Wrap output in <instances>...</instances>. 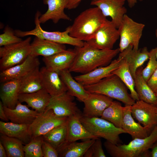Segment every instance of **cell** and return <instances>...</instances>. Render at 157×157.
Listing matches in <instances>:
<instances>
[{"mask_svg": "<svg viewBox=\"0 0 157 157\" xmlns=\"http://www.w3.org/2000/svg\"><path fill=\"white\" fill-rule=\"evenodd\" d=\"M51 96L44 89L31 93L20 94L19 101L26 102L27 106L40 113L44 112L50 101Z\"/></svg>", "mask_w": 157, "mask_h": 157, "instance_id": "d4e9b609", "label": "cell"}, {"mask_svg": "<svg viewBox=\"0 0 157 157\" xmlns=\"http://www.w3.org/2000/svg\"><path fill=\"white\" fill-rule=\"evenodd\" d=\"M156 116H157V106H156Z\"/></svg>", "mask_w": 157, "mask_h": 157, "instance_id": "681fc988", "label": "cell"}, {"mask_svg": "<svg viewBox=\"0 0 157 157\" xmlns=\"http://www.w3.org/2000/svg\"><path fill=\"white\" fill-rule=\"evenodd\" d=\"M113 99L102 94L90 93L83 101L82 115L87 117H101L104 110L111 104Z\"/></svg>", "mask_w": 157, "mask_h": 157, "instance_id": "9a60e30c", "label": "cell"}, {"mask_svg": "<svg viewBox=\"0 0 157 157\" xmlns=\"http://www.w3.org/2000/svg\"><path fill=\"white\" fill-rule=\"evenodd\" d=\"M76 55L74 49L65 50L49 56L43 57V61L48 69L59 73L69 69Z\"/></svg>", "mask_w": 157, "mask_h": 157, "instance_id": "ac0fdd59", "label": "cell"}, {"mask_svg": "<svg viewBox=\"0 0 157 157\" xmlns=\"http://www.w3.org/2000/svg\"><path fill=\"white\" fill-rule=\"evenodd\" d=\"M145 25L137 22L125 14L118 28L120 38L119 49L121 52L129 46L138 49Z\"/></svg>", "mask_w": 157, "mask_h": 157, "instance_id": "ba28073f", "label": "cell"}, {"mask_svg": "<svg viewBox=\"0 0 157 157\" xmlns=\"http://www.w3.org/2000/svg\"><path fill=\"white\" fill-rule=\"evenodd\" d=\"M66 136V122L43 135L44 140L49 143L56 150L65 142Z\"/></svg>", "mask_w": 157, "mask_h": 157, "instance_id": "e575fe53", "label": "cell"}, {"mask_svg": "<svg viewBox=\"0 0 157 157\" xmlns=\"http://www.w3.org/2000/svg\"><path fill=\"white\" fill-rule=\"evenodd\" d=\"M122 59L118 58L108 65L98 67L85 74L76 76L74 78L83 86L96 83L112 74V72L121 65Z\"/></svg>", "mask_w": 157, "mask_h": 157, "instance_id": "2e32d148", "label": "cell"}, {"mask_svg": "<svg viewBox=\"0 0 157 157\" xmlns=\"http://www.w3.org/2000/svg\"><path fill=\"white\" fill-rule=\"evenodd\" d=\"M30 55L37 57H47L66 50L64 44L57 43L35 37L31 44Z\"/></svg>", "mask_w": 157, "mask_h": 157, "instance_id": "cb8c5ba5", "label": "cell"}, {"mask_svg": "<svg viewBox=\"0 0 157 157\" xmlns=\"http://www.w3.org/2000/svg\"><path fill=\"white\" fill-rule=\"evenodd\" d=\"M42 149L43 157H58V155L57 150L49 142L44 140Z\"/></svg>", "mask_w": 157, "mask_h": 157, "instance_id": "f35d334b", "label": "cell"}, {"mask_svg": "<svg viewBox=\"0 0 157 157\" xmlns=\"http://www.w3.org/2000/svg\"><path fill=\"white\" fill-rule=\"evenodd\" d=\"M44 141L43 136L32 138L24 146L25 157H43L42 146Z\"/></svg>", "mask_w": 157, "mask_h": 157, "instance_id": "d590c367", "label": "cell"}, {"mask_svg": "<svg viewBox=\"0 0 157 157\" xmlns=\"http://www.w3.org/2000/svg\"><path fill=\"white\" fill-rule=\"evenodd\" d=\"M84 87L89 93L102 94L121 101L125 106H131L135 101L129 93L126 85L115 74H112L96 83Z\"/></svg>", "mask_w": 157, "mask_h": 157, "instance_id": "277c9868", "label": "cell"}, {"mask_svg": "<svg viewBox=\"0 0 157 157\" xmlns=\"http://www.w3.org/2000/svg\"><path fill=\"white\" fill-rule=\"evenodd\" d=\"M143 69V67L141 66L136 71L134 78L135 90L140 100L156 106L157 96L143 77L142 74Z\"/></svg>", "mask_w": 157, "mask_h": 157, "instance_id": "f1b7e54d", "label": "cell"}, {"mask_svg": "<svg viewBox=\"0 0 157 157\" xmlns=\"http://www.w3.org/2000/svg\"><path fill=\"white\" fill-rule=\"evenodd\" d=\"M41 15L40 11H37L35 15V27L34 29L26 31L16 30L14 31L15 35L19 37L34 35L57 43L69 44L75 47H81L83 46L84 42L69 35L70 26L63 32L48 31L44 30L41 26L39 20Z\"/></svg>", "mask_w": 157, "mask_h": 157, "instance_id": "8992f818", "label": "cell"}, {"mask_svg": "<svg viewBox=\"0 0 157 157\" xmlns=\"http://www.w3.org/2000/svg\"><path fill=\"white\" fill-rule=\"evenodd\" d=\"M29 125L0 121V133L18 139L25 145L32 139L29 132Z\"/></svg>", "mask_w": 157, "mask_h": 157, "instance_id": "484cf974", "label": "cell"}, {"mask_svg": "<svg viewBox=\"0 0 157 157\" xmlns=\"http://www.w3.org/2000/svg\"><path fill=\"white\" fill-rule=\"evenodd\" d=\"M124 107L121 103L113 101L103 111L101 117L111 122L116 127L122 128Z\"/></svg>", "mask_w": 157, "mask_h": 157, "instance_id": "d6a6232c", "label": "cell"}, {"mask_svg": "<svg viewBox=\"0 0 157 157\" xmlns=\"http://www.w3.org/2000/svg\"><path fill=\"white\" fill-rule=\"evenodd\" d=\"M126 0H96L90 5L98 7L106 17L109 16L111 21L118 28L124 15L127 12L124 6Z\"/></svg>", "mask_w": 157, "mask_h": 157, "instance_id": "4fadbf2b", "label": "cell"}, {"mask_svg": "<svg viewBox=\"0 0 157 157\" xmlns=\"http://www.w3.org/2000/svg\"></svg>", "mask_w": 157, "mask_h": 157, "instance_id": "816d5d0a", "label": "cell"}, {"mask_svg": "<svg viewBox=\"0 0 157 157\" xmlns=\"http://www.w3.org/2000/svg\"><path fill=\"white\" fill-rule=\"evenodd\" d=\"M76 55L69 69L70 72L84 74L100 67L109 64L120 52L119 48L108 50L99 49L85 41L83 46L75 47Z\"/></svg>", "mask_w": 157, "mask_h": 157, "instance_id": "6da1fadb", "label": "cell"}, {"mask_svg": "<svg viewBox=\"0 0 157 157\" xmlns=\"http://www.w3.org/2000/svg\"><path fill=\"white\" fill-rule=\"evenodd\" d=\"M7 155L5 149L0 142V157H6Z\"/></svg>", "mask_w": 157, "mask_h": 157, "instance_id": "f6af8a7d", "label": "cell"}, {"mask_svg": "<svg viewBox=\"0 0 157 157\" xmlns=\"http://www.w3.org/2000/svg\"><path fill=\"white\" fill-rule=\"evenodd\" d=\"M118 58H122L127 63L133 78L136 70L149 58V51L146 47L137 50L129 46L121 52Z\"/></svg>", "mask_w": 157, "mask_h": 157, "instance_id": "d6986e66", "label": "cell"}, {"mask_svg": "<svg viewBox=\"0 0 157 157\" xmlns=\"http://www.w3.org/2000/svg\"><path fill=\"white\" fill-rule=\"evenodd\" d=\"M127 1L129 7L132 8L134 7L137 2V0H126ZM140 1H142L143 0H138Z\"/></svg>", "mask_w": 157, "mask_h": 157, "instance_id": "bcb514c9", "label": "cell"}, {"mask_svg": "<svg viewBox=\"0 0 157 157\" xmlns=\"http://www.w3.org/2000/svg\"><path fill=\"white\" fill-rule=\"evenodd\" d=\"M82 115H74L67 117V136L65 142H71L80 140L85 141L98 138L90 133L83 125L80 120Z\"/></svg>", "mask_w": 157, "mask_h": 157, "instance_id": "44dd1931", "label": "cell"}, {"mask_svg": "<svg viewBox=\"0 0 157 157\" xmlns=\"http://www.w3.org/2000/svg\"><path fill=\"white\" fill-rule=\"evenodd\" d=\"M42 84L51 97L57 96L67 92V89L59 74L48 69L45 66L40 69Z\"/></svg>", "mask_w": 157, "mask_h": 157, "instance_id": "e0dca14e", "label": "cell"}, {"mask_svg": "<svg viewBox=\"0 0 157 157\" xmlns=\"http://www.w3.org/2000/svg\"><path fill=\"white\" fill-rule=\"evenodd\" d=\"M157 47L149 51V61L146 67L143 69L142 74L145 81L147 82L157 69V60L156 56Z\"/></svg>", "mask_w": 157, "mask_h": 157, "instance_id": "8d00e7d4", "label": "cell"}, {"mask_svg": "<svg viewBox=\"0 0 157 157\" xmlns=\"http://www.w3.org/2000/svg\"><path fill=\"white\" fill-rule=\"evenodd\" d=\"M69 69L63 70L59 73L60 77L67 89V92L72 96L76 97L83 102L88 97L90 93L84 86L77 81L72 76Z\"/></svg>", "mask_w": 157, "mask_h": 157, "instance_id": "f546056e", "label": "cell"}, {"mask_svg": "<svg viewBox=\"0 0 157 157\" xmlns=\"http://www.w3.org/2000/svg\"><path fill=\"white\" fill-rule=\"evenodd\" d=\"M42 88L40 69L39 67L21 78L19 94L32 93Z\"/></svg>", "mask_w": 157, "mask_h": 157, "instance_id": "1f68e13d", "label": "cell"}, {"mask_svg": "<svg viewBox=\"0 0 157 157\" xmlns=\"http://www.w3.org/2000/svg\"><path fill=\"white\" fill-rule=\"evenodd\" d=\"M0 118L4 121L7 122L9 120L6 114L3 105L1 101H0Z\"/></svg>", "mask_w": 157, "mask_h": 157, "instance_id": "7bdbcfd3", "label": "cell"}, {"mask_svg": "<svg viewBox=\"0 0 157 157\" xmlns=\"http://www.w3.org/2000/svg\"><path fill=\"white\" fill-rule=\"evenodd\" d=\"M131 112L133 117L142 124L149 135L157 124L156 106L139 100L131 106Z\"/></svg>", "mask_w": 157, "mask_h": 157, "instance_id": "7c38bea8", "label": "cell"}, {"mask_svg": "<svg viewBox=\"0 0 157 157\" xmlns=\"http://www.w3.org/2000/svg\"><path fill=\"white\" fill-rule=\"evenodd\" d=\"M96 139H91L82 142H65L57 150L58 157H82Z\"/></svg>", "mask_w": 157, "mask_h": 157, "instance_id": "83f0119b", "label": "cell"}, {"mask_svg": "<svg viewBox=\"0 0 157 157\" xmlns=\"http://www.w3.org/2000/svg\"><path fill=\"white\" fill-rule=\"evenodd\" d=\"M74 97L67 92L57 96L51 97L46 110L52 109L56 115L60 117H68L82 115V113L74 101Z\"/></svg>", "mask_w": 157, "mask_h": 157, "instance_id": "8fae6325", "label": "cell"}, {"mask_svg": "<svg viewBox=\"0 0 157 157\" xmlns=\"http://www.w3.org/2000/svg\"><path fill=\"white\" fill-rule=\"evenodd\" d=\"M93 157H106V156L103 149L102 143L99 138L96 139L90 146Z\"/></svg>", "mask_w": 157, "mask_h": 157, "instance_id": "ab89813d", "label": "cell"}, {"mask_svg": "<svg viewBox=\"0 0 157 157\" xmlns=\"http://www.w3.org/2000/svg\"><path fill=\"white\" fill-rule=\"evenodd\" d=\"M151 90L155 93L157 92V69L147 82Z\"/></svg>", "mask_w": 157, "mask_h": 157, "instance_id": "60d3db41", "label": "cell"}, {"mask_svg": "<svg viewBox=\"0 0 157 157\" xmlns=\"http://www.w3.org/2000/svg\"><path fill=\"white\" fill-rule=\"evenodd\" d=\"M82 0H69L66 8L71 10L76 8ZM91 0L93 1L96 0Z\"/></svg>", "mask_w": 157, "mask_h": 157, "instance_id": "b9f144b4", "label": "cell"}, {"mask_svg": "<svg viewBox=\"0 0 157 157\" xmlns=\"http://www.w3.org/2000/svg\"><path fill=\"white\" fill-rule=\"evenodd\" d=\"M67 118L57 116L52 109L46 110L29 125L31 138L44 135L55 127L65 123Z\"/></svg>", "mask_w": 157, "mask_h": 157, "instance_id": "30bf717a", "label": "cell"}, {"mask_svg": "<svg viewBox=\"0 0 157 157\" xmlns=\"http://www.w3.org/2000/svg\"><path fill=\"white\" fill-rule=\"evenodd\" d=\"M119 38L118 28L111 21L107 19L93 36L85 42L95 48L108 50L113 49L114 44Z\"/></svg>", "mask_w": 157, "mask_h": 157, "instance_id": "9c48e42d", "label": "cell"}, {"mask_svg": "<svg viewBox=\"0 0 157 157\" xmlns=\"http://www.w3.org/2000/svg\"><path fill=\"white\" fill-rule=\"evenodd\" d=\"M131 106L124 107L122 129L126 133L130 134L133 139L145 138L149 134L144 127L134 119L131 114Z\"/></svg>", "mask_w": 157, "mask_h": 157, "instance_id": "4316f807", "label": "cell"}, {"mask_svg": "<svg viewBox=\"0 0 157 157\" xmlns=\"http://www.w3.org/2000/svg\"><path fill=\"white\" fill-rule=\"evenodd\" d=\"M23 40L20 37L16 36L15 31L8 26H6L3 33L0 35L1 47L14 44Z\"/></svg>", "mask_w": 157, "mask_h": 157, "instance_id": "74e56055", "label": "cell"}, {"mask_svg": "<svg viewBox=\"0 0 157 157\" xmlns=\"http://www.w3.org/2000/svg\"><path fill=\"white\" fill-rule=\"evenodd\" d=\"M80 120L86 129L92 134L105 139L110 142L118 144L122 143L119 135L126 132L111 122L99 117H87L82 115Z\"/></svg>", "mask_w": 157, "mask_h": 157, "instance_id": "5b68a950", "label": "cell"}, {"mask_svg": "<svg viewBox=\"0 0 157 157\" xmlns=\"http://www.w3.org/2000/svg\"><path fill=\"white\" fill-rule=\"evenodd\" d=\"M0 142L5 149L7 157H25L24 144L20 140L0 133Z\"/></svg>", "mask_w": 157, "mask_h": 157, "instance_id": "836d02e7", "label": "cell"}, {"mask_svg": "<svg viewBox=\"0 0 157 157\" xmlns=\"http://www.w3.org/2000/svg\"><path fill=\"white\" fill-rule=\"evenodd\" d=\"M156 93V96H157V92H156V93Z\"/></svg>", "mask_w": 157, "mask_h": 157, "instance_id": "f907efd6", "label": "cell"}, {"mask_svg": "<svg viewBox=\"0 0 157 157\" xmlns=\"http://www.w3.org/2000/svg\"><path fill=\"white\" fill-rule=\"evenodd\" d=\"M157 141V124L147 137L135 138L126 144H115L106 140L104 145L113 157H150V149Z\"/></svg>", "mask_w": 157, "mask_h": 157, "instance_id": "3957f363", "label": "cell"}, {"mask_svg": "<svg viewBox=\"0 0 157 157\" xmlns=\"http://www.w3.org/2000/svg\"><path fill=\"white\" fill-rule=\"evenodd\" d=\"M117 76L125 84L131 93V95L135 101L140 100L135 89V82L126 62L122 59L120 66L112 72Z\"/></svg>", "mask_w": 157, "mask_h": 157, "instance_id": "4dcf8cb0", "label": "cell"}, {"mask_svg": "<svg viewBox=\"0 0 157 157\" xmlns=\"http://www.w3.org/2000/svg\"><path fill=\"white\" fill-rule=\"evenodd\" d=\"M155 35H156V38L157 40V26L156 27V28L155 30ZM156 59L157 60V50H156Z\"/></svg>", "mask_w": 157, "mask_h": 157, "instance_id": "c3c4849f", "label": "cell"}, {"mask_svg": "<svg viewBox=\"0 0 157 157\" xmlns=\"http://www.w3.org/2000/svg\"><path fill=\"white\" fill-rule=\"evenodd\" d=\"M150 157H157V141L152 145L151 148Z\"/></svg>", "mask_w": 157, "mask_h": 157, "instance_id": "ee69618b", "label": "cell"}, {"mask_svg": "<svg viewBox=\"0 0 157 157\" xmlns=\"http://www.w3.org/2000/svg\"><path fill=\"white\" fill-rule=\"evenodd\" d=\"M69 0H43L44 4L47 5L48 8L44 14L41 15L39 20L40 24L49 20L56 24L61 19L70 20V19L64 12Z\"/></svg>", "mask_w": 157, "mask_h": 157, "instance_id": "ffe728a7", "label": "cell"}, {"mask_svg": "<svg viewBox=\"0 0 157 157\" xmlns=\"http://www.w3.org/2000/svg\"><path fill=\"white\" fill-rule=\"evenodd\" d=\"M40 65L38 58L30 55L22 63L1 71L0 83L21 79L39 67Z\"/></svg>", "mask_w": 157, "mask_h": 157, "instance_id": "5bb4252c", "label": "cell"}, {"mask_svg": "<svg viewBox=\"0 0 157 157\" xmlns=\"http://www.w3.org/2000/svg\"><path fill=\"white\" fill-rule=\"evenodd\" d=\"M107 19L97 7L90 8L81 13L70 26V36L83 41L91 38Z\"/></svg>", "mask_w": 157, "mask_h": 157, "instance_id": "7a4b0ae2", "label": "cell"}, {"mask_svg": "<svg viewBox=\"0 0 157 157\" xmlns=\"http://www.w3.org/2000/svg\"><path fill=\"white\" fill-rule=\"evenodd\" d=\"M18 102L15 107L11 109L4 106V109L9 120L15 123L30 125L40 114L29 109L28 106Z\"/></svg>", "mask_w": 157, "mask_h": 157, "instance_id": "603a6c76", "label": "cell"}, {"mask_svg": "<svg viewBox=\"0 0 157 157\" xmlns=\"http://www.w3.org/2000/svg\"><path fill=\"white\" fill-rule=\"evenodd\" d=\"M21 78L1 83L0 97L3 106L8 108H15L19 102V97Z\"/></svg>", "mask_w": 157, "mask_h": 157, "instance_id": "7402d4cb", "label": "cell"}, {"mask_svg": "<svg viewBox=\"0 0 157 157\" xmlns=\"http://www.w3.org/2000/svg\"><path fill=\"white\" fill-rule=\"evenodd\" d=\"M31 38L0 48V70L2 71L24 62L30 55Z\"/></svg>", "mask_w": 157, "mask_h": 157, "instance_id": "52a82bcc", "label": "cell"}, {"mask_svg": "<svg viewBox=\"0 0 157 157\" xmlns=\"http://www.w3.org/2000/svg\"><path fill=\"white\" fill-rule=\"evenodd\" d=\"M83 157H93V154L90 147L85 152L83 156Z\"/></svg>", "mask_w": 157, "mask_h": 157, "instance_id": "7dc6e473", "label": "cell"}]
</instances>
